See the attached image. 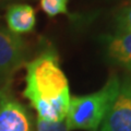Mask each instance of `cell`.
Returning <instances> with one entry per match:
<instances>
[{"instance_id":"7a4b0ae2","label":"cell","mask_w":131,"mask_h":131,"mask_svg":"<svg viewBox=\"0 0 131 131\" xmlns=\"http://www.w3.org/2000/svg\"><path fill=\"white\" fill-rule=\"evenodd\" d=\"M120 80L116 73L110 74L104 86L98 91L70 100L66 117L70 130L98 131L118 94Z\"/></svg>"},{"instance_id":"3957f363","label":"cell","mask_w":131,"mask_h":131,"mask_svg":"<svg viewBox=\"0 0 131 131\" xmlns=\"http://www.w3.org/2000/svg\"><path fill=\"white\" fill-rule=\"evenodd\" d=\"M100 131H131V74L120 81L118 94Z\"/></svg>"},{"instance_id":"30bf717a","label":"cell","mask_w":131,"mask_h":131,"mask_svg":"<svg viewBox=\"0 0 131 131\" xmlns=\"http://www.w3.org/2000/svg\"><path fill=\"white\" fill-rule=\"evenodd\" d=\"M36 131H70V129L66 119L60 121H47L37 118Z\"/></svg>"},{"instance_id":"9c48e42d","label":"cell","mask_w":131,"mask_h":131,"mask_svg":"<svg viewBox=\"0 0 131 131\" xmlns=\"http://www.w3.org/2000/svg\"><path fill=\"white\" fill-rule=\"evenodd\" d=\"M114 23L116 33H131V3L117 11Z\"/></svg>"},{"instance_id":"6da1fadb","label":"cell","mask_w":131,"mask_h":131,"mask_svg":"<svg viewBox=\"0 0 131 131\" xmlns=\"http://www.w3.org/2000/svg\"><path fill=\"white\" fill-rule=\"evenodd\" d=\"M68 95H70L69 82L60 67L58 54L52 47L44 48L26 63L23 96L34 107L40 104L54 103Z\"/></svg>"},{"instance_id":"277c9868","label":"cell","mask_w":131,"mask_h":131,"mask_svg":"<svg viewBox=\"0 0 131 131\" xmlns=\"http://www.w3.org/2000/svg\"><path fill=\"white\" fill-rule=\"evenodd\" d=\"M32 122L26 107L8 89L0 90V131H31Z\"/></svg>"},{"instance_id":"52a82bcc","label":"cell","mask_w":131,"mask_h":131,"mask_svg":"<svg viewBox=\"0 0 131 131\" xmlns=\"http://www.w3.org/2000/svg\"><path fill=\"white\" fill-rule=\"evenodd\" d=\"M109 59L131 72V33H116L105 36Z\"/></svg>"},{"instance_id":"8992f818","label":"cell","mask_w":131,"mask_h":131,"mask_svg":"<svg viewBox=\"0 0 131 131\" xmlns=\"http://www.w3.org/2000/svg\"><path fill=\"white\" fill-rule=\"evenodd\" d=\"M8 28L15 35L31 33L36 26L35 9L26 3H15L8 7L6 12Z\"/></svg>"},{"instance_id":"5b68a950","label":"cell","mask_w":131,"mask_h":131,"mask_svg":"<svg viewBox=\"0 0 131 131\" xmlns=\"http://www.w3.org/2000/svg\"><path fill=\"white\" fill-rule=\"evenodd\" d=\"M25 50L19 35L0 27V82L9 79L23 63Z\"/></svg>"},{"instance_id":"ba28073f","label":"cell","mask_w":131,"mask_h":131,"mask_svg":"<svg viewBox=\"0 0 131 131\" xmlns=\"http://www.w3.org/2000/svg\"><path fill=\"white\" fill-rule=\"evenodd\" d=\"M39 7L49 18L68 13V0H39Z\"/></svg>"}]
</instances>
